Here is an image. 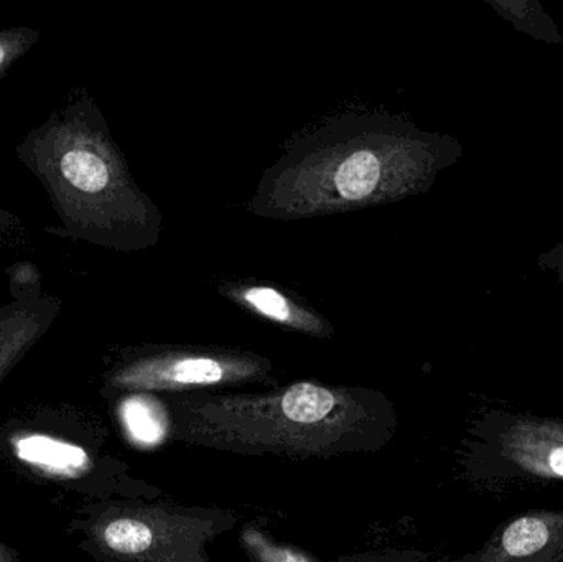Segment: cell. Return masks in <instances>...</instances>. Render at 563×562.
Returning <instances> with one entry per match:
<instances>
[{
  "mask_svg": "<svg viewBox=\"0 0 563 562\" xmlns=\"http://www.w3.org/2000/svg\"><path fill=\"white\" fill-rule=\"evenodd\" d=\"M437 158L435 145L399 115L343 112L288 141L247 208L295 221L396 203L426 188Z\"/></svg>",
  "mask_w": 563,
  "mask_h": 562,
  "instance_id": "obj_1",
  "label": "cell"
},
{
  "mask_svg": "<svg viewBox=\"0 0 563 562\" xmlns=\"http://www.w3.org/2000/svg\"><path fill=\"white\" fill-rule=\"evenodd\" d=\"M59 224L46 233L119 253L158 243L164 214L132 177L124 152L86 89H76L16 145Z\"/></svg>",
  "mask_w": 563,
  "mask_h": 562,
  "instance_id": "obj_2",
  "label": "cell"
},
{
  "mask_svg": "<svg viewBox=\"0 0 563 562\" xmlns=\"http://www.w3.org/2000/svg\"><path fill=\"white\" fill-rule=\"evenodd\" d=\"M470 434L466 467L473 481L493 491L563 485V418L489 409Z\"/></svg>",
  "mask_w": 563,
  "mask_h": 562,
  "instance_id": "obj_3",
  "label": "cell"
},
{
  "mask_svg": "<svg viewBox=\"0 0 563 562\" xmlns=\"http://www.w3.org/2000/svg\"><path fill=\"white\" fill-rule=\"evenodd\" d=\"M271 363L253 353L207 349H158L115 366L109 385L128 392L188 389L264 378Z\"/></svg>",
  "mask_w": 563,
  "mask_h": 562,
  "instance_id": "obj_4",
  "label": "cell"
},
{
  "mask_svg": "<svg viewBox=\"0 0 563 562\" xmlns=\"http://www.w3.org/2000/svg\"><path fill=\"white\" fill-rule=\"evenodd\" d=\"M455 562H563V508L508 518L476 553Z\"/></svg>",
  "mask_w": 563,
  "mask_h": 562,
  "instance_id": "obj_5",
  "label": "cell"
},
{
  "mask_svg": "<svg viewBox=\"0 0 563 562\" xmlns=\"http://www.w3.org/2000/svg\"><path fill=\"white\" fill-rule=\"evenodd\" d=\"M62 307L52 296L0 307V382L48 332Z\"/></svg>",
  "mask_w": 563,
  "mask_h": 562,
  "instance_id": "obj_6",
  "label": "cell"
},
{
  "mask_svg": "<svg viewBox=\"0 0 563 562\" xmlns=\"http://www.w3.org/2000/svg\"><path fill=\"white\" fill-rule=\"evenodd\" d=\"M220 294L256 316L287 327L294 332L317 339H327L334 333L333 326L323 316L301 306L277 287L256 283L227 284L220 287Z\"/></svg>",
  "mask_w": 563,
  "mask_h": 562,
  "instance_id": "obj_7",
  "label": "cell"
},
{
  "mask_svg": "<svg viewBox=\"0 0 563 562\" xmlns=\"http://www.w3.org/2000/svg\"><path fill=\"white\" fill-rule=\"evenodd\" d=\"M15 452L26 464L59 477H78L89 467L88 454L81 448L46 436H23L15 441Z\"/></svg>",
  "mask_w": 563,
  "mask_h": 562,
  "instance_id": "obj_8",
  "label": "cell"
},
{
  "mask_svg": "<svg viewBox=\"0 0 563 562\" xmlns=\"http://www.w3.org/2000/svg\"><path fill=\"white\" fill-rule=\"evenodd\" d=\"M101 547L122 558H141L151 553L155 530L148 521L139 517H115L96 528Z\"/></svg>",
  "mask_w": 563,
  "mask_h": 562,
  "instance_id": "obj_9",
  "label": "cell"
},
{
  "mask_svg": "<svg viewBox=\"0 0 563 562\" xmlns=\"http://www.w3.org/2000/svg\"><path fill=\"white\" fill-rule=\"evenodd\" d=\"M121 419L135 444L157 445L167 436V415L158 401L148 396L135 395L122 401Z\"/></svg>",
  "mask_w": 563,
  "mask_h": 562,
  "instance_id": "obj_10",
  "label": "cell"
},
{
  "mask_svg": "<svg viewBox=\"0 0 563 562\" xmlns=\"http://www.w3.org/2000/svg\"><path fill=\"white\" fill-rule=\"evenodd\" d=\"M40 40V30L32 26H7L0 30V79L22 59Z\"/></svg>",
  "mask_w": 563,
  "mask_h": 562,
  "instance_id": "obj_11",
  "label": "cell"
},
{
  "mask_svg": "<svg viewBox=\"0 0 563 562\" xmlns=\"http://www.w3.org/2000/svg\"><path fill=\"white\" fill-rule=\"evenodd\" d=\"M13 302H30L43 297V276L30 261H19L5 269Z\"/></svg>",
  "mask_w": 563,
  "mask_h": 562,
  "instance_id": "obj_12",
  "label": "cell"
},
{
  "mask_svg": "<svg viewBox=\"0 0 563 562\" xmlns=\"http://www.w3.org/2000/svg\"><path fill=\"white\" fill-rule=\"evenodd\" d=\"M25 240L22 220L12 211L0 207V246H15Z\"/></svg>",
  "mask_w": 563,
  "mask_h": 562,
  "instance_id": "obj_13",
  "label": "cell"
},
{
  "mask_svg": "<svg viewBox=\"0 0 563 562\" xmlns=\"http://www.w3.org/2000/svg\"><path fill=\"white\" fill-rule=\"evenodd\" d=\"M0 562H13L12 553L0 544Z\"/></svg>",
  "mask_w": 563,
  "mask_h": 562,
  "instance_id": "obj_14",
  "label": "cell"
}]
</instances>
